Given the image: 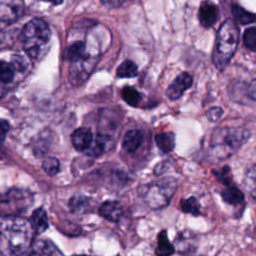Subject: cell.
<instances>
[{
    "mask_svg": "<svg viewBox=\"0 0 256 256\" xmlns=\"http://www.w3.org/2000/svg\"><path fill=\"white\" fill-rule=\"evenodd\" d=\"M1 248L6 249L7 254L22 255L32 247L33 232L32 223L26 218L16 215H3L0 222Z\"/></svg>",
    "mask_w": 256,
    "mask_h": 256,
    "instance_id": "cell-1",
    "label": "cell"
},
{
    "mask_svg": "<svg viewBox=\"0 0 256 256\" xmlns=\"http://www.w3.org/2000/svg\"><path fill=\"white\" fill-rule=\"evenodd\" d=\"M250 138V132L243 127H221L211 137L210 148L217 159H225L235 154Z\"/></svg>",
    "mask_w": 256,
    "mask_h": 256,
    "instance_id": "cell-2",
    "label": "cell"
},
{
    "mask_svg": "<svg viewBox=\"0 0 256 256\" xmlns=\"http://www.w3.org/2000/svg\"><path fill=\"white\" fill-rule=\"evenodd\" d=\"M239 42V28L235 21L228 19L219 28L213 51V62L217 69L223 70L232 59Z\"/></svg>",
    "mask_w": 256,
    "mask_h": 256,
    "instance_id": "cell-3",
    "label": "cell"
},
{
    "mask_svg": "<svg viewBox=\"0 0 256 256\" xmlns=\"http://www.w3.org/2000/svg\"><path fill=\"white\" fill-rule=\"evenodd\" d=\"M50 37L51 31L44 20L40 18L30 20L22 30L24 51L30 58H39L46 51Z\"/></svg>",
    "mask_w": 256,
    "mask_h": 256,
    "instance_id": "cell-4",
    "label": "cell"
},
{
    "mask_svg": "<svg viewBox=\"0 0 256 256\" xmlns=\"http://www.w3.org/2000/svg\"><path fill=\"white\" fill-rule=\"evenodd\" d=\"M176 187V180L172 177H166L143 186L140 194L150 208L159 209L170 202Z\"/></svg>",
    "mask_w": 256,
    "mask_h": 256,
    "instance_id": "cell-5",
    "label": "cell"
},
{
    "mask_svg": "<svg viewBox=\"0 0 256 256\" xmlns=\"http://www.w3.org/2000/svg\"><path fill=\"white\" fill-rule=\"evenodd\" d=\"M24 12L23 0H0V19L12 23L19 19Z\"/></svg>",
    "mask_w": 256,
    "mask_h": 256,
    "instance_id": "cell-6",
    "label": "cell"
},
{
    "mask_svg": "<svg viewBox=\"0 0 256 256\" xmlns=\"http://www.w3.org/2000/svg\"><path fill=\"white\" fill-rule=\"evenodd\" d=\"M193 83L191 75L186 72L179 74L174 81L168 86L166 90V95L171 100H176L180 98L183 93L188 90Z\"/></svg>",
    "mask_w": 256,
    "mask_h": 256,
    "instance_id": "cell-7",
    "label": "cell"
},
{
    "mask_svg": "<svg viewBox=\"0 0 256 256\" xmlns=\"http://www.w3.org/2000/svg\"><path fill=\"white\" fill-rule=\"evenodd\" d=\"M218 15H219V10L217 5L214 2L210 0H204L201 2L199 7V12H198V17H199L200 24L203 27L205 28L212 27L216 23L218 19Z\"/></svg>",
    "mask_w": 256,
    "mask_h": 256,
    "instance_id": "cell-8",
    "label": "cell"
},
{
    "mask_svg": "<svg viewBox=\"0 0 256 256\" xmlns=\"http://www.w3.org/2000/svg\"><path fill=\"white\" fill-rule=\"evenodd\" d=\"M71 141L74 148L78 151H86L93 143V135L90 129L81 127L76 129L71 135Z\"/></svg>",
    "mask_w": 256,
    "mask_h": 256,
    "instance_id": "cell-9",
    "label": "cell"
},
{
    "mask_svg": "<svg viewBox=\"0 0 256 256\" xmlns=\"http://www.w3.org/2000/svg\"><path fill=\"white\" fill-rule=\"evenodd\" d=\"M99 213L108 221L118 222L122 216L123 209L120 203L117 201H106L101 205Z\"/></svg>",
    "mask_w": 256,
    "mask_h": 256,
    "instance_id": "cell-10",
    "label": "cell"
},
{
    "mask_svg": "<svg viewBox=\"0 0 256 256\" xmlns=\"http://www.w3.org/2000/svg\"><path fill=\"white\" fill-rule=\"evenodd\" d=\"M143 141V134L140 130L132 129L126 132L122 141V148L128 153L136 151Z\"/></svg>",
    "mask_w": 256,
    "mask_h": 256,
    "instance_id": "cell-11",
    "label": "cell"
},
{
    "mask_svg": "<svg viewBox=\"0 0 256 256\" xmlns=\"http://www.w3.org/2000/svg\"><path fill=\"white\" fill-rule=\"evenodd\" d=\"M175 248L179 253H188L195 250L196 244L193 234L190 231H182L175 237Z\"/></svg>",
    "mask_w": 256,
    "mask_h": 256,
    "instance_id": "cell-12",
    "label": "cell"
},
{
    "mask_svg": "<svg viewBox=\"0 0 256 256\" xmlns=\"http://www.w3.org/2000/svg\"><path fill=\"white\" fill-rule=\"evenodd\" d=\"M33 255H56L62 254V252L56 247V245L47 239H39L32 244Z\"/></svg>",
    "mask_w": 256,
    "mask_h": 256,
    "instance_id": "cell-13",
    "label": "cell"
},
{
    "mask_svg": "<svg viewBox=\"0 0 256 256\" xmlns=\"http://www.w3.org/2000/svg\"><path fill=\"white\" fill-rule=\"evenodd\" d=\"M86 45L82 41H76L69 45L64 51L63 57L65 60L70 62H77L81 60L85 55Z\"/></svg>",
    "mask_w": 256,
    "mask_h": 256,
    "instance_id": "cell-14",
    "label": "cell"
},
{
    "mask_svg": "<svg viewBox=\"0 0 256 256\" xmlns=\"http://www.w3.org/2000/svg\"><path fill=\"white\" fill-rule=\"evenodd\" d=\"M157 147L163 153H170L175 147V135L173 132H162L155 136Z\"/></svg>",
    "mask_w": 256,
    "mask_h": 256,
    "instance_id": "cell-15",
    "label": "cell"
},
{
    "mask_svg": "<svg viewBox=\"0 0 256 256\" xmlns=\"http://www.w3.org/2000/svg\"><path fill=\"white\" fill-rule=\"evenodd\" d=\"M222 199L231 205H237L244 201V194L240 189L234 186H228L221 191Z\"/></svg>",
    "mask_w": 256,
    "mask_h": 256,
    "instance_id": "cell-16",
    "label": "cell"
},
{
    "mask_svg": "<svg viewBox=\"0 0 256 256\" xmlns=\"http://www.w3.org/2000/svg\"><path fill=\"white\" fill-rule=\"evenodd\" d=\"M32 223L37 233H42L48 228L47 214L43 208H37L32 213Z\"/></svg>",
    "mask_w": 256,
    "mask_h": 256,
    "instance_id": "cell-17",
    "label": "cell"
},
{
    "mask_svg": "<svg viewBox=\"0 0 256 256\" xmlns=\"http://www.w3.org/2000/svg\"><path fill=\"white\" fill-rule=\"evenodd\" d=\"M108 142L107 136L103 134H99L96 139L93 141L91 146L86 150V154L91 157H99L102 155L106 149Z\"/></svg>",
    "mask_w": 256,
    "mask_h": 256,
    "instance_id": "cell-18",
    "label": "cell"
},
{
    "mask_svg": "<svg viewBox=\"0 0 256 256\" xmlns=\"http://www.w3.org/2000/svg\"><path fill=\"white\" fill-rule=\"evenodd\" d=\"M175 251V247L169 242L165 230L161 231L158 235L156 254L157 255H171Z\"/></svg>",
    "mask_w": 256,
    "mask_h": 256,
    "instance_id": "cell-19",
    "label": "cell"
},
{
    "mask_svg": "<svg viewBox=\"0 0 256 256\" xmlns=\"http://www.w3.org/2000/svg\"><path fill=\"white\" fill-rule=\"evenodd\" d=\"M231 10H232L233 16L236 19V21L242 25L256 22V15L249 13L248 11L244 10L242 7H240L237 4H233L231 7Z\"/></svg>",
    "mask_w": 256,
    "mask_h": 256,
    "instance_id": "cell-20",
    "label": "cell"
},
{
    "mask_svg": "<svg viewBox=\"0 0 256 256\" xmlns=\"http://www.w3.org/2000/svg\"><path fill=\"white\" fill-rule=\"evenodd\" d=\"M243 182L247 192L256 201V165L251 166L246 171Z\"/></svg>",
    "mask_w": 256,
    "mask_h": 256,
    "instance_id": "cell-21",
    "label": "cell"
},
{
    "mask_svg": "<svg viewBox=\"0 0 256 256\" xmlns=\"http://www.w3.org/2000/svg\"><path fill=\"white\" fill-rule=\"evenodd\" d=\"M117 76L121 78H131L135 77L138 73L137 65L131 60L123 61L117 68Z\"/></svg>",
    "mask_w": 256,
    "mask_h": 256,
    "instance_id": "cell-22",
    "label": "cell"
},
{
    "mask_svg": "<svg viewBox=\"0 0 256 256\" xmlns=\"http://www.w3.org/2000/svg\"><path fill=\"white\" fill-rule=\"evenodd\" d=\"M121 96L122 99L130 106H138V104L140 103L142 97L141 94L133 87L131 86H126L122 89L121 91Z\"/></svg>",
    "mask_w": 256,
    "mask_h": 256,
    "instance_id": "cell-23",
    "label": "cell"
},
{
    "mask_svg": "<svg viewBox=\"0 0 256 256\" xmlns=\"http://www.w3.org/2000/svg\"><path fill=\"white\" fill-rule=\"evenodd\" d=\"M180 206L184 213H189L194 216H198L200 214V204L195 197L182 199L180 202Z\"/></svg>",
    "mask_w": 256,
    "mask_h": 256,
    "instance_id": "cell-24",
    "label": "cell"
},
{
    "mask_svg": "<svg viewBox=\"0 0 256 256\" xmlns=\"http://www.w3.org/2000/svg\"><path fill=\"white\" fill-rule=\"evenodd\" d=\"M43 170L50 176H55L60 170V162L55 157H48L43 160Z\"/></svg>",
    "mask_w": 256,
    "mask_h": 256,
    "instance_id": "cell-25",
    "label": "cell"
},
{
    "mask_svg": "<svg viewBox=\"0 0 256 256\" xmlns=\"http://www.w3.org/2000/svg\"><path fill=\"white\" fill-rule=\"evenodd\" d=\"M14 67L12 64H9L5 61L1 62L0 66V72H1V81L4 84L10 83L14 78Z\"/></svg>",
    "mask_w": 256,
    "mask_h": 256,
    "instance_id": "cell-26",
    "label": "cell"
},
{
    "mask_svg": "<svg viewBox=\"0 0 256 256\" xmlns=\"http://www.w3.org/2000/svg\"><path fill=\"white\" fill-rule=\"evenodd\" d=\"M243 41L244 45L248 49L256 52V27L248 28L245 30L243 35Z\"/></svg>",
    "mask_w": 256,
    "mask_h": 256,
    "instance_id": "cell-27",
    "label": "cell"
},
{
    "mask_svg": "<svg viewBox=\"0 0 256 256\" xmlns=\"http://www.w3.org/2000/svg\"><path fill=\"white\" fill-rule=\"evenodd\" d=\"M213 174L217 180L226 186H232V178L230 175V168L225 166L219 170H213Z\"/></svg>",
    "mask_w": 256,
    "mask_h": 256,
    "instance_id": "cell-28",
    "label": "cell"
},
{
    "mask_svg": "<svg viewBox=\"0 0 256 256\" xmlns=\"http://www.w3.org/2000/svg\"><path fill=\"white\" fill-rule=\"evenodd\" d=\"M86 203H87V198L83 196H75L70 199L69 206L72 211L80 212L85 207Z\"/></svg>",
    "mask_w": 256,
    "mask_h": 256,
    "instance_id": "cell-29",
    "label": "cell"
},
{
    "mask_svg": "<svg viewBox=\"0 0 256 256\" xmlns=\"http://www.w3.org/2000/svg\"><path fill=\"white\" fill-rule=\"evenodd\" d=\"M14 69L18 72H24L27 68V62L26 60L20 56V55H14L12 57V63Z\"/></svg>",
    "mask_w": 256,
    "mask_h": 256,
    "instance_id": "cell-30",
    "label": "cell"
},
{
    "mask_svg": "<svg viewBox=\"0 0 256 256\" xmlns=\"http://www.w3.org/2000/svg\"><path fill=\"white\" fill-rule=\"evenodd\" d=\"M222 115H223V110H222V108L217 107V106L210 108V109L207 110V112H206V117H207L208 120L211 121V122H216V121H218V120L221 118Z\"/></svg>",
    "mask_w": 256,
    "mask_h": 256,
    "instance_id": "cell-31",
    "label": "cell"
},
{
    "mask_svg": "<svg viewBox=\"0 0 256 256\" xmlns=\"http://www.w3.org/2000/svg\"><path fill=\"white\" fill-rule=\"evenodd\" d=\"M101 3L108 8H118L122 6L125 0H100Z\"/></svg>",
    "mask_w": 256,
    "mask_h": 256,
    "instance_id": "cell-32",
    "label": "cell"
},
{
    "mask_svg": "<svg viewBox=\"0 0 256 256\" xmlns=\"http://www.w3.org/2000/svg\"><path fill=\"white\" fill-rule=\"evenodd\" d=\"M248 95L252 100L256 101V78L250 83L248 87Z\"/></svg>",
    "mask_w": 256,
    "mask_h": 256,
    "instance_id": "cell-33",
    "label": "cell"
},
{
    "mask_svg": "<svg viewBox=\"0 0 256 256\" xmlns=\"http://www.w3.org/2000/svg\"><path fill=\"white\" fill-rule=\"evenodd\" d=\"M8 130H9L8 122L5 121V120H1V138H2V141H4L5 135L8 132Z\"/></svg>",
    "mask_w": 256,
    "mask_h": 256,
    "instance_id": "cell-34",
    "label": "cell"
},
{
    "mask_svg": "<svg viewBox=\"0 0 256 256\" xmlns=\"http://www.w3.org/2000/svg\"><path fill=\"white\" fill-rule=\"evenodd\" d=\"M42 1L50 2V3H52L53 5H60V4H62V2H63V0H42Z\"/></svg>",
    "mask_w": 256,
    "mask_h": 256,
    "instance_id": "cell-35",
    "label": "cell"
}]
</instances>
